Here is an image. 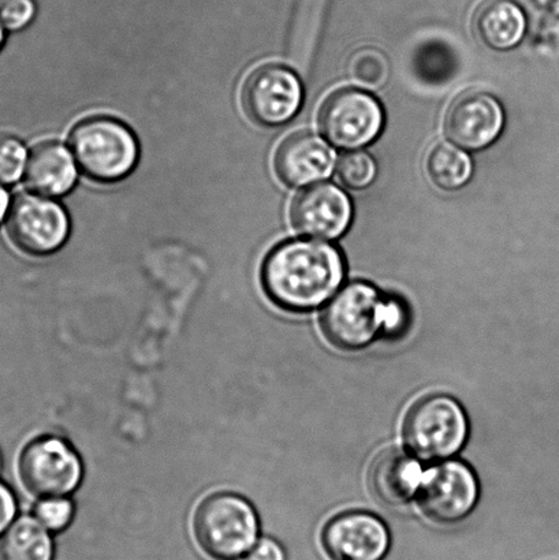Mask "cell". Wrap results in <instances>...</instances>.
Wrapping results in <instances>:
<instances>
[{
    "label": "cell",
    "mask_w": 559,
    "mask_h": 560,
    "mask_svg": "<svg viewBox=\"0 0 559 560\" xmlns=\"http://www.w3.org/2000/svg\"><path fill=\"white\" fill-rule=\"evenodd\" d=\"M505 113L490 93L470 91L449 107L445 130L454 144L469 151L489 147L502 133Z\"/></svg>",
    "instance_id": "obj_12"
},
{
    "label": "cell",
    "mask_w": 559,
    "mask_h": 560,
    "mask_svg": "<svg viewBox=\"0 0 559 560\" xmlns=\"http://www.w3.org/2000/svg\"><path fill=\"white\" fill-rule=\"evenodd\" d=\"M73 503L66 498L43 499L35 509L38 523L53 532L63 530L73 520Z\"/></svg>",
    "instance_id": "obj_23"
},
{
    "label": "cell",
    "mask_w": 559,
    "mask_h": 560,
    "mask_svg": "<svg viewBox=\"0 0 559 560\" xmlns=\"http://www.w3.org/2000/svg\"><path fill=\"white\" fill-rule=\"evenodd\" d=\"M290 218L300 234L312 238L337 240L352 223V201L336 185H314L295 197Z\"/></svg>",
    "instance_id": "obj_13"
},
{
    "label": "cell",
    "mask_w": 559,
    "mask_h": 560,
    "mask_svg": "<svg viewBox=\"0 0 559 560\" xmlns=\"http://www.w3.org/2000/svg\"><path fill=\"white\" fill-rule=\"evenodd\" d=\"M349 79L369 90H380L391 77V63L386 55L376 48H361L348 63Z\"/></svg>",
    "instance_id": "obj_20"
},
{
    "label": "cell",
    "mask_w": 559,
    "mask_h": 560,
    "mask_svg": "<svg viewBox=\"0 0 559 560\" xmlns=\"http://www.w3.org/2000/svg\"><path fill=\"white\" fill-rule=\"evenodd\" d=\"M409 323V311L401 300L382 294L366 282L345 285L328 301L321 317L328 342L343 351H360L377 339L401 337Z\"/></svg>",
    "instance_id": "obj_2"
},
{
    "label": "cell",
    "mask_w": 559,
    "mask_h": 560,
    "mask_svg": "<svg viewBox=\"0 0 559 560\" xmlns=\"http://www.w3.org/2000/svg\"><path fill=\"white\" fill-rule=\"evenodd\" d=\"M426 172L438 188L457 190L473 177L474 164L467 152L449 142H440L427 153Z\"/></svg>",
    "instance_id": "obj_19"
},
{
    "label": "cell",
    "mask_w": 559,
    "mask_h": 560,
    "mask_svg": "<svg viewBox=\"0 0 559 560\" xmlns=\"http://www.w3.org/2000/svg\"><path fill=\"white\" fill-rule=\"evenodd\" d=\"M20 479L32 495L65 498L79 488L82 464L68 442L55 436L37 438L22 450Z\"/></svg>",
    "instance_id": "obj_7"
},
{
    "label": "cell",
    "mask_w": 559,
    "mask_h": 560,
    "mask_svg": "<svg viewBox=\"0 0 559 560\" xmlns=\"http://www.w3.org/2000/svg\"><path fill=\"white\" fill-rule=\"evenodd\" d=\"M304 91L298 74L282 65H265L246 79L243 106L255 122L281 126L299 113Z\"/></svg>",
    "instance_id": "obj_10"
},
{
    "label": "cell",
    "mask_w": 559,
    "mask_h": 560,
    "mask_svg": "<svg viewBox=\"0 0 559 560\" xmlns=\"http://www.w3.org/2000/svg\"><path fill=\"white\" fill-rule=\"evenodd\" d=\"M475 31L487 47L508 51L522 43L527 16L514 0H486L476 11Z\"/></svg>",
    "instance_id": "obj_17"
},
{
    "label": "cell",
    "mask_w": 559,
    "mask_h": 560,
    "mask_svg": "<svg viewBox=\"0 0 559 560\" xmlns=\"http://www.w3.org/2000/svg\"><path fill=\"white\" fill-rule=\"evenodd\" d=\"M194 534L202 551L217 560H237L251 552L259 518L245 498L217 492L202 499L194 515Z\"/></svg>",
    "instance_id": "obj_3"
},
{
    "label": "cell",
    "mask_w": 559,
    "mask_h": 560,
    "mask_svg": "<svg viewBox=\"0 0 559 560\" xmlns=\"http://www.w3.org/2000/svg\"><path fill=\"white\" fill-rule=\"evenodd\" d=\"M70 148L82 172L97 183H117L133 172L139 142L120 120L92 117L71 130Z\"/></svg>",
    "instance_id": "obj_5"
},
{
    "label": "cell",
    "mask_w": 559,
    "mask_h": 560,
    "mask_svg": "<svg viewBox=\"0 0 559 560\" xmlns=\"http://www.w3.org/2000/svg\"><path fill=\"white\" fill-rule=\"evenodd\" d=\"M249 560H284L283 548L271 539H261L249 553Z\"/></svg>",
    "instance_id": "obj_26"
},
{
    "label": "cell",
    "mask_w": 559,
    "mask_h": 560,
    "mask_svg": "<svg viewBox=\"0 0 559 560\" xmlns=\"http://www.w3.org/2000/svg\"><path fill=\"white\" fill-rule=\"evenodd\" d=\"M391 532L369 512L336 515L322 530V546L330 560H383L391 550Z\"/></svg>",
    "instance_id": "obj_11"
},
{
    "label": "cell",
    "mask_w": 559,
    "mask_h": 560,
    "mask_svg": "<svg viewBox=\"0 0 559 560\" xmlns=\"http://www.w3.org/2000/svg\"><path fill=\"white\" fill-rule=\"evenodd\" d=\"M26 185L43 196L60 197L74 188L77 167L68 148L57 141L33 148L25 172Z\"/></svg>",
    "instance_id": "obj_16"
},
{
    "label": "cell",
    "mask_w": 559,
    "mask_h": 560,
    "mask_svg": "<svg viewBox=\"0 0 559 560\" xmlns=\"http://www.w3.org/2000/svg\"><path fill=\"white\" fill-rule=\"evenodd\" d=\"M26 151L16 137L0 133V183L10 185L16 183L24 172Z\"/></svg>",
    "instance_id": "obj_22"
},
{
    "label": "cell",
    "mask_w": 559,
    "mask_h": 560,
    "mask_svg": "<svg viewBox=\"0 0 559 560\" xmlns=\"http://www.w3.org/2000/svg\"><path fill=\"white\" fill-rule=\"evenodd\" d=\"M423 477L418 458L404 450L392 448L377 455L369 481L377 502L387 508H403L418 498Z\"/></svg>",
    "instance_id": "obj_15"
},
{
    "label": "cell",
    "mask_w": 559,
    "mask_h": 560,
    "mask_svg": "<svg viewBox=\"0 0 559 560\" xmlns=\"http://www.w3.org/2000/svg\"><path fill=\"white\" fill-rule=\"evenodd\" d=\"M385 126L381 103L360 90L334 92L323 103L319 128L326 139L345 150H358L374 142Z\"/></svg>",
    "instance_id": "obj_8"
},
{
    "label": "cell",
    "mask_w": 559,
    "mask_h": 560,
    "mask_svg": "<svg viewBox=\"0 0 559 560\" xmlns=\"http://www.w3.org/2000/svg\"><path fill=\"white\" fill-rule=\"evenodd\" d=\"M35 16L33 0H0V22L10 31L25 27Z\"/></svg>",
    "instance_id": "obj_24"
},
{
    "label": "cell",
    "mask_w": 559,
    "mask_h": 560,
    "mask_svg": "<svg viewBox=\"0 0 559 560\" xmlns=\"http://www.w3.org/2000/svg\"><path fill=\"white\" fill-rule=\"evenodd\" d=\"M16 513V503L13 492L0 482V534L8 528Z\"/></svg>",
    "instance_id": "obj_25"
},
{
    "label": "cell",
    "mask_w": 559,
    "mask_h": 560,
    "mask_svg": "<svg viewBox=\"0 0 559 560\" xmlns=\"http://www.w3.org/2000/svg\"><path fill=\"white\" fill-rule=\"evenodd\" d=\"M0 466H2V459H0Z\"/></svg>",
    "instance_id": "obj_29"
},
{
    "label": "cell",
    "mask_w": 559,
    "mask_h": 560,
    "mask_svg": "<svg viewBox=\"0 0 559 560\" xmlns=\"http://www.w3.org/2000/svg\"><path fill=\"white\" fill-rule=\"evenodd\" d=\"M336 159V151L319 136L295 133L278 147L273 167L282 183L301 188L330 177Z\"/></svg>",
    "instance_id": "obj_14"
},
{
    "label": "cell",
    "mask_w": 559,
    "mask_h": 560,
    "mask_svg": "<svg viewBox=\"0 0 559 560\" xmlns=\"http://www.w3.org/2000/svg\"><path fill=\"white\" fill-rule=\"evenodd\" d=\"M51 537L35 518L15 521L0 537V560H53Z\"/></svg>",
    "instance_id": "obj_18"
},
{
    "label": "cell",
    "mask_w": 559,
    "mask_h": 560,
    "mask_svg": "<svg viewBox=\"0 0 559 560\" xmlns=\"http://www.w3.org/2000/svg\"><path fill=\"white\" fill-rule=\"evenodd\" d=\"M3 42H4V32H3L2 24H0V47H2Z\"/></svg>",
    "instance_id": "obj_28"
},
{
    "label": "cell",
    "mask_w": 559,
    "mask_h": 560,
    "mask_svg": "<svg viewBox=\"0 0 559 560\" xmlns=\"http://www.w3.org/2000/svg\"><path fill=\"white\" fill-rule=\"evenodd\" d=\"M468 416L457 399L446 394L421 398L405 417L403 438L414 457L449 460L467 444Z\"/></svg>",
    "instance_id": "obj_4"
},
{
    "label": "cell",
    "mask_w": 559,
    "mask_h": 560,
    "mask_svg": "<svg viewBox=\"0 0 559 560\" xmlns=\"http://www.w3.org/2000/svg\"><path fill=\"white\" fill-rule=\"evenodd\" d=\"M8 232L11 241L26 254L51 255L68 240L70 221L57 201L22 194L10 207Z\"/></svg>",
    "instance_id": "obj_9"
},
{
    "label": "cell",
    "mask_w": 559,
    "mask_h": 560,
    "mask_svg": "<svg viewBox=\"0 0 559 560\" xmlns=\"http://www.w3.org/2000/svg\"><path fill=\"white\" fill-rule=\"evenodd\" d=\"M478 476L463 460H445L424 471L418 493L421 512L434 524L457 525L479 502Z\"/></svg>",
    "instance_id": "obj_6"
},
{
    "label": "cell",
    "mask_w": 559,
    "mask_h": 560,
    "mask_svg": "<svg viewBox=\"0 0 559 560\" xmlns=\"http://www.w3.org/2000/svg\"><path fill=\"white\" fill-rule=\"evenodd\" d=\"M345 277L342 252L317 241H284L267 255L261 267L268 300L290 313L319 310L337 294Z\"/></svg>",
    "instance_id": "obj_1"
},
{
    "label": "cell",
    "mask_w": 559,
    "mask_h": 560,
    "mask_svg": "<svg viewBox=\"0 0 559 560\" xmlns=\"http://www.w3.org/2000/svg\"><path fill=\"white\" fill-rule=\"evenodd\" d=\"M338 177L349 189L369 188L376 177V163L369 153H345L338 163Z\"/></svg>",
    "instance_id": "obj_21"
},
{
    "label": "cell",
    "mask_w": 559,
    "mask_h": 560,
    "mask_svg": "<svg viewBox=\"0 0 559 560\" xmlns=\"http://www.w3.org/2000/svg\"><path fill=\"white\" fill-rule=\"evenodd\" d=\"M9 210V195L2 186H0V222L3 221L5 212Z\"/></svg>",
    "instance_id": "obj_27"
}]
</instances>
